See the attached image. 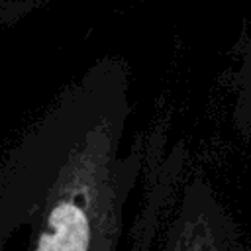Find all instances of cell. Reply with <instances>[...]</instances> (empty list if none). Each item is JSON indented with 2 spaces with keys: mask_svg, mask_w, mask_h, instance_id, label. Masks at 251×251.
<instances>
[{
  "mask_svg": "<svg viewBox=\"0 0 251 251\" xmlns=\"http://www.w3.org/2000/svg\"><path fill=\"white\" fill-rule=\"evenodd\" d=\"M73 92L0 165V218L35 222L29 251H118V210Z\"/></svg>",
  "mask_w": 251,
  "mask_h": 251,
  "instance_id": "cell-1",
  "label": "cell"
},
{
  "mask_svg": "<svg viewBox=\"0 0 251 251\" xmlns=\"http://www.w3.org/2000/svg\"><path fill=\"white\" fill-rule=\"evenodd\" d=\"M43 0H0V29L16 24Z\"/></svg>",
  "mask_w": 251,
  "mask_h": 251,
  "instance_id": "cell-3",
  "label": "cell"
},
{
  "mask_svg": "<svg viewBox=\"0 0 251 251\" xmlns=\"http://www.w3.org/2000/svg\"><path fill=\"white\" fill-rule=\"evenodd\" d=\"M233 243L235 241H227V237L220 231L190 227L171 239L163 251H241Z\"/></svg>",
  "mask_w": 251,
  "mask_h": 251,
  "instance_id": "cell-2",
  "label": "cell"
}]
</instances>
